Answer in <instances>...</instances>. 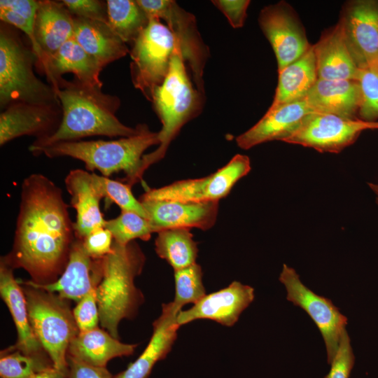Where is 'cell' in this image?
Wrapping results in <instances>:
<instances>
[{
	"instance_id": "6da1fadb",
	"label": "cell",
	"mask_w": 378,
	"mask_h": 378,
	"mask_svg": "<svg viewBox=\"0 0 378 378\" xmlns=\"http://www.w3.org/2000/svg\"><path fill=\"white\" fill-rule=\"evenodd\" d=\"M62 191L39 173L22 183L13 248L1 258L22 268L37 284L56 281L63 273L76 239Z\"/></svg>"
},
{
	"instance_id": "7a4b0ae2",
	"label": "cell",
	"mask_w": 378,
	"mask_h": 378,
	"mask_svg": "<svg viewBox=\"0 0 378 378\" xmlns=\"http://www.w3.org/2000/svg\"><path fill=\"white\" fill-rule=\"evenodd\" d=\"M62 109V121L50 137L35 140L31 145L41 146L58 142L80 141L92 136L129 137L136 134L141 125L133 128L122 123L116 116L120 99L104 93L102 88L63 77L51 85Z\"/></svg>"
},
{
	"instance_id": "3957f363",
	"label": "cell",
	"mask_w": 378,
	"mask_h": 378,
	"mask_svg": "<svg viewBox=\"0 0 378 378\" xmlns=\"http://www.w3.org/2000/svg\"><path fill=\"white\" fill-rule=\"evenodd\" d=\"M159 144L158 132H152L146 125H141L139 132L132 136L115 140H90L58 142L46 146L30 145L29 152L50 158L70 157L84 162L86 170L99 171L109 178L120 172L125 174L124 183L132 186L141 178L140 174L144 152L150 146Z\"/></svg>"
},
{
	"instance_id": "277c9868",
	"label": "cell",
	"mask_w": 378,
	"mask_h": 378,
	"mask_svg": "<svg viewBox=\"0 0 378 378\" xmlns=\"http://www.w3.org/2000/svg\"><path fill=\"white\" fill-rule=\"evenodd\" d=\"M146 258L135 241L121 245L113 241L112 251L101 258L102 279L97 286L99 323L118 339V325L132 318L144 302L134 279L144 266Z\"/></svg>"
},
{
	"instance_id": "5b68a950",
	"label": "cell",
	"mask_w": 378,
	"mask_h": 378,
	"mask_svg": "<svg viewBox=\"0 0 378 378\" xmlns=\"http://www.w3.org/2000/svg\"><path fill=\"white\" fill-rule=\"evenodd\" d=\"M200 94L193 88L187 75L184 59L176 41L167 76L153 96L151 102L162 126L158 132V147L142 158L141 177L150 166L164 158L181 128L199 112Z\"/></svg>"
},
{
	"instance_id": "8992f818",
	"label": "cell",
	"mask_w": 378,
	"mask_h": 378,
	"mask_svg": "<svg viewBox=\"0 0 378 378\" xmlns=\"http://www.w3.org/2000/svg\"><path fill=\"white\" fill-rule=\"evenodd\" d=\"M16 28L0 26V106L3 110L15 102L60 104L55 89L34 73L36 56L27 47Z\"/></svg>"
},
{
	"instance_id": "52a82bcc",
	"label": "cell",
	"mask_w": 378,
	"mask_h": 378,
	"mask_svg": "<svg viewBox=\"0 0 378 378\" xmlns=\"http://www.w3.org/2000/svg\"><path fill=\"white\" fill-rule=\"evenodd\" d=\"M26 298L29 322L53 367L67 375V352L79 332L73 311L55 293L21 284Z\"/></svg>"
},
{
	"instance_id": "ba28073f",
	"label": "cell",
	"mask_w": 378,
	"mask_h": 378,
	"mask_svg": "<svg viewBox=\"0 0 378 378\" xmlns=\"http://www.w3.org/2000/svg\"><path fill=\"white\" fill-rule=\"evenodd\" d=\"M176 46L174 34L157 18H149L148 25L132 44V82L150 102L167 76Z\"/></svg>"
},
{
	"instance_id": "9c48e42d",
	"label": "cell",
	"mask_w": 378,
	"mask_h": 378,
	"mask_svg": "<svg viewBox=\"0 0 378 378\" xmlns=\"http://www.w3.org/2000/svg\"><path fill=\"white\" fill-rule=\"evenodd\" d=\"M251 169L249 158L237 154L224 167L206 177L181 180L161 188H148L139 200L218 202L226 197L235 183Z\"/></svg>"
},
{
	"instance_id": "30bf717a",
	"label": "cell",
	"mask_w": 378,
	"mask_h": 378,
	"mask_svg": "<svg viewBox=\"0 0 378 378\" xmlns=\"http://www.w3.org/2000/svg\"><path fill=\"white\" fill-rule=\"evenodd\" d=\"M378 129V122L312 113L284 142L312 148L321 153H338L353 144L362 132Z\"/></svg>"
},
{
	"instance_id": "8fae6325",
	"label": "cell",
	"mask_w": 378,
	"mask_h": 378,
	"mask_svg": "<svg viewBox=\"0 0 378 378\" xmlns=\"http://www.w3.org/2000/svg\"><path fill=\"white\" fill-rule=\"evenodd\" d=\"M279 279L287 290L286 299L304 310L318 327L325 342L328 363L330 364L346 331L347 318L330 299L305 286L293 268L284 264Z\"/></svg>"
},
{
	"instance_id": "7c38bea8",
	"label": "cell",
	"mask_w": 378,
	"mask_h": 378,
	"mask_svg": "<svg viewBox=\"0 0 378 378\" xmlns=\"http://www.w3.org/2000/svg\"><path fill=\"white\" fill-rule=\"evenodd\" d=\"M149 18L164 20L178 41L184 60L193 74L197 90L204 92L203 70L207 50L197 31L193 15L185 11L174 1L136 0Z\"/></svg>"
},
{
	"instance_id": "4fadbf2b",
	"label": "cell",
	"mask_w": 378,
	"mask_h": 378,
	"mask_svg": "<svg viewBox=\"0 0 378 378\" xmlns=\"http://www.w3.org/2000/svg\"><path fill=\"white\" fill-rule=\"evenodd\" d=\"M258 22L274 52L278 71L299 59L312 46L296 11L284 1L262 8Z\"/></svg>"
},
{
	"instance_id": "5bb4252c",
	"label": "cell",
	"mask_w": 378,
	"mask_h": 378,
	"mask_svg": "<svg viewBox=\"0 0 378 378\" xmlns=\"http://www.w3.org/2000/svg\"><path fill=\"white\" fill-rule=\"evenodd\" d=\"M338 22L356 66L368 68L378 53V1L345 2Z\"/></svg>"
},
{
	"instance_id": "9a60e30c",
	"label": "cell",
	"mask_w": 378,
	"mask_h": 378,
	"mask_svg": "<svg viewBox=\"0 0 378 378\" xmlns=\"http://www.w3.org/2000/svg\"><path fill=\"white\" fill-rule=\"evenodd\" d=\"M62 118L60 104L12 103L0 114V146L22 136L47 139L57 130Z\"/></svg>"
},
{
	"instance_id": "2e32d148",
	"label": "cell",
	"mask_w": 378,
	"mask_h": 378,
	"mask_svg": "<svg viewBox=\"0 0 378 378\" xmlns=\"http://www.w3.org/2000/svg\"><path fill=\"white\" fill-rule=\"evenodd\" d=\"M254 297L253 288L234 281L226 288L206 294L191 308L181 310L176 322L181 326L195 320L209 319L223 326H232Z\"/></svg>"
},
{
	"instance_id": "e0dca14e",
	"label": "cell",
	"mask_w": 378,
	"mask_h": 378,
	"mask_svg": "<svg viewBox=\"0 0 378 378\" xmlns=\"http://www.w3.org/2000/svg\"><path fill=\"white\" fill-rule=\"evenodd\" d=\"M102 279L101 258L94 259L85 251L81 239L76 237L72 244L66 266L61 276L47 284H37L31 280L21 284L53 293L64 300H80Z\"/></svg>"
},
{
	"instance_id": "ac0fdd59",
	"label": "cell",
	"mask_w": 378,
	"mask_h": 378,
	"mask_svg": "<svg viewBox=\"0 0 378 378\" xmlns=\"http://www.w3.org/2000/svg\"><path fill=\"white\" fill-rule=\"evenodd\" d=\"M140 201V200H139ZM154 232L174 228L206 230L215 224L218 202L140 201Z\"/></svg>"
},
{
	"instance_id": "d6986e66",
	"label": "cell",
	"mask_w": 378,
	"mask_h": 378,
	"mask_svg": "<svg viewBox=\"0 0 378 378\" xmlns=\"http://www.w3.org/2000/svg\"><path fill=\"white\" fill-rule=\"evenodd\" d=\"M312 113L315 112L305 99L270 107L255 125L237 137V144L241 148L248 150L267 141H284L295 132L304 118Z\"/></svg>"
},
{
	"instance_id": "ffe728a7",
	"label": "cell",
	"mask_w": 378,
	"mask_h": 378,
	"mask_svg": "<svg viewBox=\"0 0 378 378\" xmlns=\"http://www.w3.org/2000/svg\"><path fill=\"white\" fill-rule=\"evenodd\" d=\"M64 183L71 195V205L76 211L75 236L82 240L94 229L104 226L106 220L100 209L103 197L93 172L72 169L66 175Z\"/></svg>"
},
{
	"instance_id": "44dd1931",
	"label": "cell",
	"mask_w": 378,
	"mask_h": 378,
	"mask_svg": "<svg viewBox=\"0 0 378 378\" xmlns=\"http://www.w3.org/2000/svg\"><path fill=\"white\" fill-rule=\"evenodd\" d=\"M178 310L172 302L163 304L160 316L153 322L151 338L141 354L113 378H148L155 363L172 350L180 326Z\"/></svg>"
},
{
	"instance_id": "7402d4cb",
	"label": "cell",
	"mask_w": 378,
	"mask_h": 378,
	"mask_svg": "<svg viewBox=\"0 0 378 378\" xmlns=\"http://www.w3.org/2000/svg\"><path fill=\"white\" fill-rule=\"evenodd\" d=\"M34 31L41 53L36 66L74 38V16L62 1L40 0Z\"/></svg>"
},
{
	"instance_id": "603a6c76",
	"label": "cell",
	"mask_w": 378,
	"mask_h": 378,
	"mask_svg": "<svg viewBox=\"0 0 378 378\" xmlns=\"http://www.w3.org/2000/svg\"><path fill=\"white\" fill-rule=\"evenodd\" d=\"M52 85L66 73H72L81 82L102 87L99 78L103 67L73 38L36 66Z\"/></svg>"
},
{
	"instance_id": "cb8c5ba5",
	"label": "cell",
	"mask_w": 378,
	"mask_h": 378,
	"mask_svg": "<svg viewBox=\"0 0 378 378\" xmlns=\"http://www.w3.org/2000/svg\"><path fill=\"white\" fill-rule=\"evenodd\" d=\"M313 47L318 78L356 80L359 69L349 51L340 22L325 30Z\"/></svg>"
},
{
	"instance_id": "d4e9b609",
	"label": "cell",
	"mask_w": 378,
	"mask_h": 378,
	"mask_svg": "<svg viewBox=\"0 0 378 378\" xmlns=\"http://www.w3.org/2000/svg\"><path fill=\"white\" fill-rule=\"evenodd\" d=\"M13 268L1 258L0 295L14 321L17 342L11 348L27 354L46 353L31 326L22 287L13 274Z\"/></svg>"
},
{
	"instance_id": "484cf974",
	"label": "cell",
	"mask_w": 378,
	"mask_h": 378,
	"mask_svg": "<svg viewBox=\"0 0 378 378\" xmlns=\"http://www.w3.org/2000/svg\"><path fill=\"white\" fill-rule=\"evenodd\" d=\"M305 99L315 113L358 118L360 94L356 80L318 78Z\"/></svg>"
},
{
	"instance_id": "4316f807",
	"label": "cell",
	"mask_w": 378,
	"mask_h": 378,
	"mask_svg": "<svg viewBox=\"0 0 378 378\" xmlns=\"http://www.w3.org/2000/svg\"><path fill=\"white\" fill-rule=\"evenodd\" d=\"M74 38L104 68L127 53V45L108 24L74 16Z\"/></svg>"
},
{
	"instance_id": "83f0119b",
	"label": "cell",
	"mask_w": 378,
	"mask_h": 378,
	"mask_svg": "<svg viewBox=\"0 0 378 378\" xmlns=\"http://www.w3.org/2000/svg\"><path fill=\"white\" fill-rule=\"evenodd\" d=\"M137 344H125L113 337L104 329L79 331L71 342L67 355L97 367H106L116 357L130 356Z\"/></svg>"
},
{
	"instance_id": "f1b7e54d",
	"label": "cell",
	"mask_w": 378,
	"mask_h": 378,
	"mask_svg": "<svg viewBox=\"0 0 378 378\" xmlns=\"http://www.w3.org/2000/svg\"><path fill=\"white\" fill-rule=\"evenodd\" d=\"M278 73V84L270 107L304 99L318 78L313 45Z\"/></svg>"
},
{
	"instance_id": "f546056e",
	"label": "cell",
	"mask_w": 378,
	"mask_h": 378,
	"mask_svg": "<svg viewBox=\"0 0 378 378\" xmlns=\"http://www.w3.org/2000/svg\"><path fill=\"white\" fill-rule=\"evenodd\" d=\"M155 250L158 255L165 260L175 270L196 263L197 243L190 229L174 228L158 232L155 241Z\"/></svg>"
},
{
	"instance_id": "4dcf8cb0",
	"label": "cell",
	"mask_w": 378,
	"mask_h": 378,
	"mask_svg": "<svg viewBox=\"0 0 378 378\" xmlns=\"http://www.w3.org/2000/svg\"><path fill=\"white\" fill-rule=\"evenodd\" d=\"M108 25L126 43L132 44L146 28L149 18L136 3L132 0H107Z\"/></svg>"
},
{
	"instance_id": "1f68e13d",
	"label": "cell",
	"mask_w": 378,
	"mask_h": 378,
	"mask_svg": "<svg viewBox=\"0 0 378 378\" xmlns=\"http://www.w3.org/2000/svg\"><path fill=\"white\" fill-rule=\"evenodd\" d=\"M46 353L27 354L11 347L1 353V378H31L38 372L53 367Z\"/></svg>"
},
{
	"instance_id": "d6a6232c",
	"label": "cell",
	"mask_w": 378,
	"mask_h": 378,
	"mask_svg": "<svg viewBox=\"0 0 378 378\" xmlns=\"http://www.w3.org/2000/svg\"><path fill=\"white\" fill-rule=\"evenodd\" d=\"M104 227L111 232L113 241L121 245L127 244L136 239L147 241L154 233L148 220L130 211L121 210L116 218L106 220Z\"/></svg>"
},
{
	"instance_id": "836d02e7",
	"label": "cell",
	"mask_w": 378,
	"mask_h": 378,
	"mask_svg": "<svg viewBox=\"0 0 378 378\" xmlns=\"http://www.w3.org/2000/svg\"><path fill=\"white\" fill-rule=\"evenodd\" d=\"M174 281L175 297L172 302L180 311L184 305L195 304L206 295L202 268L197 263L175 270Z\"/></svg>"
},
{
	"instance_id": "e575fe53",
	"label": "cell",
	"mask_w": 378,
	"mask_h": 378,
	"mask_svg": "<svg viewBox=\"0 0 378 378\" xmlns=\"http://www.w3.org/2000/svg\"><path fill=\"white\" fill-rule=\"evenodd\" d=\"M93 175L102 197L106 200V206L115 203L121 210L135 212L148 220L146 211L141 202L133 195L131 186L95 172Z\"/></svg>"
},
{
	"instance_id": "d590c367",
	"label": "cell",
	"mask_w": 378,
	"mask_h": 378,
	"mask_svg": "<svg viewBox=\"0 0 378 378\" xmlns=\"http://www.w3.org/2000/svg\"><path fill=\"white\" fill-rule=\"evenodd\" d=\"M356 81L360 94L359 119L376 122L378 119V75L369 68L359 69Z\"/></svg>"
},
{
	"instance_id": "8d00e7d4",
	"label": "cell",
	"mask_w": 378,
	"mask_h": 378,
	"mask_svg": "<svg viewBox=\"0 0 378 378\" xmlns=\"http://www.w3.org/2000/svg\"><path fill=\"white\" fill-rule=\"evenodd\" d=\"M73 314L79 331L98 327L99 314L97 298V287L93 288L74 308Z\"/></svg>"
},
{
	"instance_id": "74e56055",
	"label": "cell",
	"mask_w": 378,
	"mask_h": 378,
	"mask_svg": "<svg viewBox=\"0 0 378 378\" xmlns=\"http://www.w3.org/2000/svg\"><path fill=\"white\" fill-rule=\"evenodd\" d=\"M354 361L355 357L350 338L346 330L342 336L337 353L330 363V372L324 378H349Z\"/></svg>"
},
{
	"instance_id": "f35d334b",
	"label": "cell",
	"mask_w": 378,
	"mask_h": 378,
	"mask_svg": "<svg viewBox=\"0 0 378 378\" xmlns=\"http://www.w3.org/2000/svg\"><path fill=\"white\" fill-rule=\"evenodd\" d=\"M62 2L74 16L108 24L106 1L62 0Z\"/></svg>"
},
{
	"instance_id": "ab89813d",
	"label": "cell",
	"mask_w": 378,
	"mask_h": 378,
	"mask_svg": "<svg viewBox=\"0 0 378 378\" xmlns=\"http://www.w3.org/2000/svg\"><path fill=\"white\" fill-rule=\"evenodd\" d=\"M82 242L85 252L91 258L99 259L111 253L113 238L111 232L103 226L91 231Z\"/></svg>"
},
{
	"instance_id": "60d3db41",
	"label": "cell",
	"mask_w": 378,
	"mask_h": 378,
	"mask_svg": "<svg viewBox=\"0 0 378 378\" xmlns=\"http://www.w3.org/2000/svg\"><path fill=\"white\" fill-rule=\"evenodd\" d=\"M212 3L225 15L234 28L244 25L246 18L248 0H216Z\"/></svg>"
},
{
	"instance_id": "b9f144b4",
	"label": "cell",
	"mask_w": 378,
	"mask_h": 378,
	"mask_svg": "<svg viewBox=\"0 0 378 378\" xmlns=\"http://www.w3.org/2000/svg\"><path fill=\"white\" fill-rule=\"evenodd\" d=\"M67 378H113L106 367H97L67 355Z\"/></svg>"
},
{
	"instance_id": "7bdbcfd3",
	"label": "cell",
	"mask_w": 378,
	"mask_h": 378,
	"mask_svg": "<svg viewBox=\"0 0 378 378\" xmlns=\"http://www.w3.org/2000/svg\"><path fill=\"white\" fill-rule=\"evenodd\" d=\"M38 1L1 0L0 8L9 10L20 15L34 26Z\"/></svg>"
},
{
	"instance_id": "ee69618b",
	"label": "cell",
	"mask_w": 378,
	"mask_h": 378,
	"mask_svg": "<svg viewBox=\"0 0 378 378\" xmlns=\"http://www.w3.org/2000/svg\"><path fill=\"white\" fill-rule=\"evenodd\" d=\"M31 378H67V375L51 367L38 372Z\"/></svg>"
},
{
	"instance_id": "f6af8a7d",
	"label": "cell",
	"mask_w": 378,
	"mask_h": 378,
	"mask_svg": "<svg viewBox=\"0 0 378 378\" xmlns=\"http://www.w3.org/2000/svg\"><path fill=\"white\" fill-rule=\"evenodd\" d=\"M372 71H373L377 75H378V53L372 61L369 64L368 67Z\"/></svg>"
},
{
	"instance_id": "bcb514c9",
	"label": "cell",
	"mask_w": 378,
	"mask_h": 378,
	"mask_svg": "<svg viewBox=\"0 0 378 378\" xmlns=\"http://www.w3.org/2000/svg\"><path fill=\"white\" fill-rule=\"evenodd\" d=\"M368 185H369L370 188H371V190L375 194L376 198H377V202L378 203V184L370 183H368Z\"/></svg>"
}]
</instances>
